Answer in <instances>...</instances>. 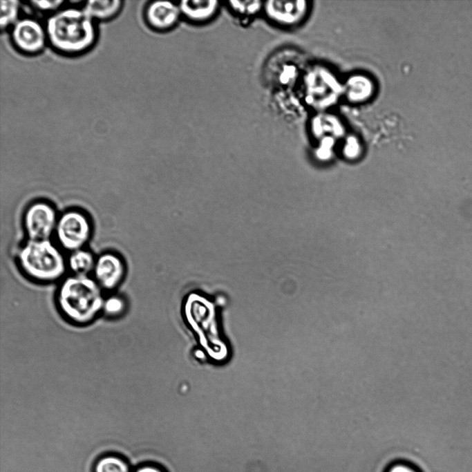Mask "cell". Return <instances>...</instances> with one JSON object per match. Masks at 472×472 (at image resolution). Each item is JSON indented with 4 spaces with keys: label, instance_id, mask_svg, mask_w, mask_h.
Listing matches in <instances>:
<instances>
[{
    "label": "cell",
    "instance_id": "5bb4252c",
    "mask_svg": "<svg viewBox=\"0 0 472 472\" xmlns=\"http://www.w3.org/2000/svg\"><path fill=\"white\" fill-rule=\"evenodd\" d=\"M128 460L122 455L108 453L94 462L92 472H131Z\"/></svg>",
    "mask_w": 472,
    "mask_h": 472
},
{
    "label": "cell",
    "instance_id": "277c9868",
    "mask_svg": "<svg viewBox=\"0 0 472 472\" xmlns=\"http://www.w3.org/2000/svg\"><path fill=\"white\" fill-rule=\"evenodd\" d=\"M17 263L27 277L39 283L59 280L68 270L62 249L50 239H27L19 249Z\"/></svg>",
    "mask_w": 472,
    "mask_h": 472
},
{
    "label": "cell",
    "instance_id": "52a82bcc",
    "mask_svg": "<svg viewBox=\"0 0 472 472\" xmlns=\"http://www.w3.org/2000/svg\"><path fill=\"white\" fill-rule=\"evenodd\" d=\"M11 38L17 48L27 54L40 52L48 39L46 28L32 18L19 19L11 28Z\"/></svg>",
    "mask_w": 472,
    "mask_h": 472
},
{
    "label": "cell",
    "instance_id": "4fadbf2b",
    "mask_svg": "<svg viewBox=\"0 0 472 472\" xmlns=\"http://www.w3.org/2000/svg\"><path fill=\"white\" fill-rule=\"evenodd\" d=\"M96 257L85 248L70 252L66 258L67 267L73 275L89 276L93 273Z\"/></svg>",
    "mask_w": 472,
    "mask_h": 472
},
{
    "label": "cell",
    "instance_id": "8992f818",
    "mask_svg": "<svg viewBox=\"0 0 472 472\" xmlns=\"http://www.w3.org/2000/svg\"><path fill=\"white\" fill-rule=\"evenodd\" d=\"M59 215L48 201L30 203L23 216V226L27 239L47 240L54 235Z\"/></svg>",
    "mask_w": 472,
    "mask_h": 472
},
{
    "label": "cell",
    "instance_id": "2e32d148",
    "mask_svg": "<svg viewBox=\"0 0 472 472\" xmlns=\"http://www.w3.org/2000/svg\"><path fill=\"white\" fill-rule=\"evenodd\" d=\"M20 3L16 0H1L0 26L1 30L12 28L18 19Z\"/></svg>",
    "mask_w": 472,
    "mask_h": 472
},
{
    "label": "cell",
    "instance_id": "30bf717a",
    "mask_svg": "<svg viewBox=\"0 0 472 472\" xmlns=\"http://www.w3.org/2000/svg\"><path fill=\"white\" fill-rule=\"evenodd\" d=\"M144 15L151 28L162 32L173 28L182 17L178 3L160 0L150 2Z\"/></svg>",
    "mask_w": 472,
    "mask_h": 472
},
{
    "label": "cell",
    "instance_id": "9c48e42d",
    "mask_svg": "<svg viewBox=\"0 0 472 472\" xmlns=\"http://www.w3.org/2000/svg\"><path fill=\"white\" fill-rule=\"evenodd\" d=\"M93 278L102 290L116 288L126 274L124 260L117 254L107 252L96 257Z\"/></svg>",
    "mask_w": 472,
    "mask_h": 472
},
{
    "label": "cell",
    "instance_id": "9a60e30c",
    "mask_svg": "<svg viewBox=\"0 0 472 472\" xmlns=\"http://www.w3.org/2000/svg\"><path fill=\"white\" fill-rule=\"evenodd\" d=\"M264 1L259 0L229 1L226 2L229 10L240 20L249 21L263 10Z\"/></svg>",
    "mask_w": 472,
    "mask_h": 472
},
{
    "label": "cell",
    "instance_id": "5b68a950",
    "mask_svg": "<svg viewBox=\"0 0 472 472\" xmlns=\"http://www.w3.org/2000/svg\"><path fill=\"white\" fill-rule=\"evenodd\" d=\"M92 234V224L84 211L68 209L59 216L54 236L61 249L70 252L83 249Z\"/></svg>",
    "mask_w": 472,
    "mask_h": 472
},
{
    "label": "cell",
    "instance_id": "7c38bea8",
    "mask_svg": "<svg viewBox=\"0 0 472 472\" xmlns=\"http://www.w3.org/2000/svg\"><path fill=\"white\" fill-rule=\"evenodd\" d=\"M122 3L120 0H90L82 9L93 20H106L119 12Z\"/></svg>",
    "mask_w": 472,
    "mask_h": 472
},
{
    "label": "cell",
    "instance_id": "3957f363",
    "mask_svg": "<svg viewBox=\"0 0 472 472\" xmlns=\"http://www.w3.org/2000/svg\"><path fill=\"white\" fill-rule=\"evenodd\" d=\"M102 289L90 276L70 275L61 283L57 301L66 319L77 324L93 321L103 310Z\"/></svg>",
    "mask_w": 472,
    "mask_h": 472
},
{
    "label": "cell",
    "instance_id": "ba28073f",
    "mask_svg": "<svg viewBox=\"0 0 472 472\" xmlns=\"http://www.w3.org/2000/svg\"><path fill=\"white\" fill-rule=\"evenodd\" d=\"M308 12L307 1L303 0H269L264 1L263 12L272 23L290 28L298 25Z\"/></svg>",
    "mask_w": 472,
    "mask_h": 472
},
{
    "label": "cell",
    "instance_id": "e0dca14e",
    "mask_svg": "<svg viewBox=\"0 0 472 472\" xmlns=\"http://www.w3.org/2000/svg\"><path fill=\"white\" fill-rule=\"evenodd\" d=\"M124 308L125 302L118 296H111L104 300L103 310L108 316H117Z\"/></svg>",
    "mask_w": 472,
    "mask_h": 472
},
{
    "label": "cell",
    "instance_id": "d6986e66",
    "mask_svg": "<svg viewBox=\"0 0 472 472\" xmlns=\"http://www.w3.org/2000/svg\"><path fill=\"white\" fill-rule=\"evenodd\" d=\"M64 1H32L31 4L36 9L40 11L48 12L55 11L57 12V9L62 5Z\"/></svg>",
    "mask_w": 472,
    "mask_h": 472
},
{
    "label": "cell",
    "instance_id": "6da1fadb",
    "mask_svg": "<svg viewBox=\"0 0 472 472\" xmlns=\"http://www.w3.org/2000/svg\"><path fill=\"white\" fill-rule=\"evenodd\" d=\"M183 314L206 355L216 361H225L229 348L220 331L214 303L200 292H190L184 301Z\"/></svg>",
    "mask_w": 472,
    "mask_h": 472
},
{
    "label": "cell",
    "instance_id": "7a4b0ae2",
    "mask_svg": "<svg viewBox=\"0 0 472 472\" xmlns=\"http://www.w3.org/2000/svg\"><path fill=\"white\" fill-rule=\"evenodd\" d=\"M45 28L50 44L65 53L86 50L95 40L93 20L82 8H68L55 12L48 19Z\"/></svg>",
    "mask_w": 472,
    "mask_h": 472
},
{
    "label": "cell",
    "instance_id": "ffe728a7",
    "mask_svg": "<svg viewBox=\"0 0 472 472\" xmlns=\"http://www.w3.org/2000/svg\"><path fill=\"white\" fill-rule=\"evenodd\" d=\"M131 472H167L161 465L154 462H145L134 468Z\"/></svg>",
    "mask_w": 472,
    "mask_h": 472
},
{
    "label": "cell",
    "instance_id": "ac0fdd59",
    "mask_svg": "<svg viewBox=\"0 0 472 472\" xmlns=\"http://www.w3.org/2000/svg\"><path fill=\"white\" fill-rule=\"evenodd\" d=\"M385 472H421V471L412 463L399 460L391 464Z\"/></svg>",
    "mask_w": 472,
    "mask_h": 472
},
{
    "label": "cell",
    "instance_id": "8fae6325",
    "mask_svg": "<svg viewBox=\"0 0 472 472\" xmlns=\"http://www.w3.org/2000/svg\"><path fill=\"white\" fill-rule=\"evenodd\" d=\"M178 4L182 17L194 24H204L211 21L220 6L217 0H183Z\"/></svg>",
    "mask_w": 472,
    "mask_h": 472
}]
</instances>
